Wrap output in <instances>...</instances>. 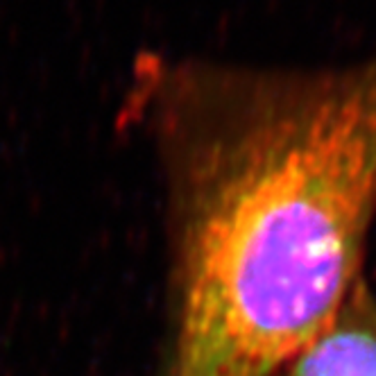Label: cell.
Wrapping results in <instances>:
<instances>
[{"mask_svg":"<svg viewBox=\"0 0 376 376\" xmlns=\"http://www.w3.org/2000/svg\"><path fill=\"white\" fill-rule=\"evenodd\" d=\"M130 102L166 186L168 376H279L361 281L376 57L288 70L146 55Z\"/></svg>","mask_w":376,"mask_h":376,"instance_id":"obj_1","label":"cell"},{"mask_svg":"<svg viewBox=\"0 0 376 376\" xmlns=\"http://www.w3.org/2000/svg\"><path fill=\"white\" fill-rule=\"evenodd\" d=\"M284 376H376V295L363 279L333 322L293 358Z\"/></svg>","mask_w":376,"mask_h":376,"instance_id":"obj_2","label":"cell"}]
</instances>
